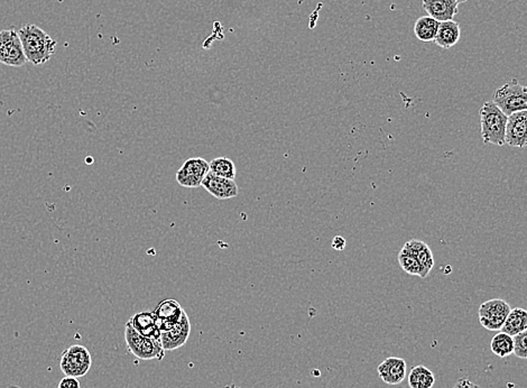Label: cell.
<instances>
[{"mask_svg":"<svg viewBox=\"0 0 527 388\" xmlns=\"http://www.w3.org/2000/svg\"><path fill=\"white\" fill-rule=\"evenodd\" d=\"M27 62L42 65L49 62L56 52V42L41 27L27 24L18 30Z\"/></svg>","mask_w":527,"mask_h":388,"instance_id":"1","label":"cell"},{"mask_svg":"<svg viewBox=\"0 0 527 388\" xmlns=\"http://www.w3.org/2000/svg\"><path fill=\"white\" fill-rule=\"evenodd\" d=\"M481 136L485 144L505 145V134L508 116L505 115L494 101H487L481 107Z\"/></svg>","mask_w":527,"mask_h":388,"instance_id":"2","label":"cell"},{"mask_svg":"<svg viewBox=\"0 0 527 388\" xmlns=\"http://www.w3.org/2000/svg\"><path fill=\"white\" fill-rule=\"evenodd\" d=\"M125 342L127 350L136 358L141 360H162L164 358L165 350L161 340L144 337L129 322L125 326Z\"/></svg>","mask_w":527,"mask_h":388,"instance_id":"3","label":"cell"},{"mask_svg":"<svg viewBox=\"0 0 527 388\" xmlns=\"http://www.w3.org/2000/svg\"><path fill=\"white\" fill-rule=\"evenodd\" d=\"M492 101L506 116L527 112V87L512 79L496 90Z\"/></svg>","mask_w":527,"mask_h":388,"instance_id":"4","label":"cell"},{"mask_svg":"<svg viewBox=\"0 0 527 388\" xmlns=\"http://www.w3.org/2000/svg\"><path fill=\"white\" fill-rule=\"evenodd\" d=\"M92 365L90 351L81 344H72L62 353L60 368L65 376L79 378L90 371Z\"/></svg>","mask_w":527,"mask_h":388,"instance_id":"5","label":"cell"},{"mask_svg":"<svg viewBox=\"0 0 527 388\" xmlns=\"http://www.w3.org/2000/svg\"><path fill=\"white\" fill-rule=\"evenodd\" d=\"M0 63L12 68H21L27 63L18 32L12 28L0 32Z\"/></svg>","mask_w":527,"mask_h":388,"instance_id":"6","label":"cell"},{"mask_svg":"<svg viewBox=\"0 0 527 388\" xmlns=\"http://www.w3.org/2000/svg\"><path fill=\"white\" fill-rule=\"evenodd\" d=\"M510 310V304L501 299L486 301L479 306V322L490 331H501Z\"/></svg>","mask_w":527,"mask_h":388,"instance_id":"7","label":"cell"},{"mask_svg":"<svg viewBox=\"0 0 527 388\" xmlns=\"http://www.w3.org/2000/svg\"><path fill=\"white\" fill-rule=\"evenodd\" d=\"M210 163L202 157H192L183 163L179 171L176 172V182L183 188H199L203 179L209 173Z\"/></svg>","mask_w":527,"mask_h":388,"instance_id":"8","label":"cell"},{"mask_svg":"<svg viewBox=\"0 0 527 388\" xmlns=\"http://www.w3.org/2000/svg\"><path fill=\"white\" fill-rule=\"evenodd\" d=\"M505 144L510 148L527 146V112H514L508 116L505 134Z\"/></svg>","mask_w":527,"mask_h":388,"instance_id":"9","label":"cell"},{"mask_svg":"<svg viewBox=\"0 0 527 388\" xmlns=\"http://www.w3.org/2000/svg\"><path fill=\"white\" fill-rule=\"evenodd\" d=\"M154 313L157 319L158 329L161 333H163L170 331L173 326L179 324L182 315L184 313V310L178 301L169 299V300L162 301L156 306Z\"/></svg>","mask_w":527,"mask_h":388,"instance_id":"10","label":"cell"},{"mask_svg":"<svg viewBox=\"0 0 527 388\" xmlns=\"http://www.w3.org/2000/svg\"><path fill=\"white\" fill-rule=\"evenodd\" d=\"M201 186L207 190L212 197L219 200H228L238 195L237 183L234 179H226L214 175L209 172L203 179Z\"/></svg>","mask_w":527,"mask_h":388,"instance_id":"11","label":"cell"},{"mask_svg":"<svg viewBox=\"0 0 527 388\" xmlns=\"http://www.w3.org/2000/svg\"><path fill=\"white\" fill-rule=\"evenodd\" d=\"M191 333V322L187 313H183L179 324L173 326L170 331L163 333L161 335L162 346L164 348L165 351H172V350L179 349L183 347Z\"/></svg>","mask_w":527,"mask_h":388,"instance_id":"12","label":"cell"},{"mask_svg":"<svg viewBox=\"0 0 527 388\" xmlns=\"http://www.w3.org/2000/svg\"><path fill=\"white\" fill-rule=\"evenodd\" d=\"M378 375L388 385H399L406 377V362L399 357H388L377 368Z\"/></svg>","mask_w":527,"mask_h":388,"instance_id":"13","label":"cell"},{"mask_svg":"<svg viewBox=\"0 0 527 388\" xmlns=\"http://www.w3.org/2000/svg\"><path fill=\"white\" fill-rule=\"evenodd\" d=\"M422 6L429 16L440 23L451 21L459 12L457 0H423Z\"/></svg>","mask_w":527,"mask_h":388,"instance_id":"14","label":"cell"},{"mask_svg":"<svg viewBox=\"0 0 527 388\" xmlns=\"http://www.w3.org/2000/svg\"><path fill=\"white\" fill-rule=\"evenodd\" d=\"M129 324L132 328L147 338L159 339L161 340V331L158 329L157 319L154 311H143L132 315L129 319Z\"/></svg>","mask_w":527,"mask_h":388,"instance_id":"15","label":"cell"},{"mask_svg":"<svg viewBox=\"0 0 527 388\" xmlns=\"http://www.w3.org/2000/svg\"><path fill=\"white\" fill-rule=\"evenodd\" d=\"M460 37H461V27L459 23L454 21L453 19L441 21L434 43L443 50H449L458 44Z\"/></svg>","mask_w":527,"mask_h":388,"instance_id":"16","label":"cell"},{"mask_svg":"<svg viewBox=\"0 0 527 388\" xmlns=\"http://www.w3.org/2000/svg\"><path fill=\"white\" fill-rule=\"evenodd\" d=\"M403 248H405L407 252H410L411 254H413L414 256L419 261L422 271H423L422 279L428 276L434 266L433 254L431 252L428 245L423 241L413 239V240L407 241Z\"/></svg>","mask_w":527,"mask_h":388,"instance_id":"17","label":"cell"},{"mask_svg":"<svg viewBox=\"0 0 527 388\" xmlns=\"http://www.w3.org/2000/svg\"><path fill=\"white\" fill-rule=\"evenodd\" d=\"M440 21L431 16L425 15L416 19L414 24V35L423 43L434 42L439 30Z\"/></svg>","mask_w":527,"mask_h":388,"instance_id":"18","label":"cell"},{"mask_svg":"<svg viewBox=\"0 0 527 388\" xmlns=\"http://www.w3.org/2000/svg\"><path fill=\"white\" fill-rule=\"evenodd\" d=\"M525 330H527V310L521 309V308L510 310V315L507 317L504 326L501 328V333L514 337V335L523 333Z\"/></svg>","mask_w":527,"mask_h":388,"instance_id":"19","label":"cell"},{"mask_svg":"<svg viewBox=\"0 0 527 388\" xmlns=\"http://www.w3.org/2000/svg\"><path fill=\"white\" fill-rule=\"evenodd\" d=\"M435 382L434 373L423 365L412 368L408 375V386L411 388H432Z\"/></svg>","mask_w":527,"mask_h":388,"instance_id":"20","label":"cell"},{"mask_svg":"<svg viewBox=\"0 0 527 388\" xmlns=\"http://www.w3.org/2000/svg\"><path fill=\"white\" fill-rule=\"evenodd\" d=\"M490 349L499 358H506L514 353V338L501 331L492 338Z\"/></svg>","mask_w":527,"mask_h":388,"instance_id":"21","label":"cell"},{"mask_svg":"<svg viewBox=\"0 0 527 388\" xmlns=\"http://www.w3.org/2000/svg\"><path fill=\"white\" fill-rule=\"evenodd\" d=\"M209 172L214 175H217V177H226L229 179H234L237 175L236 165L228 157H217V159H212L210 162Z\"/></svg>","mask_w":527,"mask_h":388,"instance_id":"22","label":"cell"},{"mask_svg":"<svg viewBox=\"0 0 527 388\" xmlns=\"http://www.w3.org/2000/svg\"><path fill=\"white\" fill-rule=\"evenodd\" d=\"M399 263L401 267L403 268V271L406 272L407 274L413 275V276H423V271H422L419 261L414 256L413 254L407 252L405 248H401V252H399Z\"/></svg>","mask_w":527,"mask_h":388,"instance_id":"23","label":"cell"},{"mask_svg":"<svg viewBox=\"0 0 527 388\" xmlns=\"http://www.w3.org/2000/svg\"><path fill=\"white\" fill-rule=\"evenodd\" d=\"M514 355L517 358L527 359V330L514 335Z\"/></svg>","mask_w":527,"mask_h":388,"instance_id":"24","label":"cell"},{"mask_svg":"<svg viewBox=\"0 0 527 388\" xmlns=\"http://www.w3.org/2000/svg\"><path fill=\"white\" fill-rule=\"evenodd\" d=\"M58 388H81V385L76 377L65 376L60 380Z\"/></svg>","mask_w":527,"mask_h":388,"instance_id":"25","label":"cell"},{"mask_svg":"<svg viewBox=\"0 0 527 388\" xmlns=\"http://www.w3.org/2000/svg\"><path fill=\"white\" fill-rule=\"evenodd\" d=\"M452 388H479V386L476 385L472 380H468L466 377H463L460 380H457V382L454 384Z\"/></svg>","mask_w":527,"mask_h":388,"instance_id":"26","label":"cell"},{"mask_svg":"<svg viewBox=\"0 0 527 388\" xmlns=\"http://www.w3.org/2000/svg\"><path fill=\"white\" fill-rule=\"evenodd\" d=\"M346 247V240L341 237V236H337L334 237L332 240V248L336 250H343Z\"/></svg>","mask_w":527,"mask_h":388,"instance_id":"27","label":"cell"},{"mask_svg":"<svg viewBox=\"0 0 527 388\" xmlns=\"http://www.w3.org/2000/svg\"><path fill=\"white\" fill-rule=\"evenodd\" d=\"M466 1H468V0H457V3H459V5L460 3H466Z\"/></svg>","mask_w":527,"mask_h":388,"instance_id":"28","label":"cell"},{"mask_svg":"<svg viewBox=\"0 0 527 388\" xmlns=\"http://www.w3.org/2000/svg\"><path fill=\"white\" fill-rule=\"evenodd\" d=\"M7 388H21V387H19V386H16V385H10V386H8V387Z\"/></svg>","mask_w":527,"mask_h":388,"instance_id":"29","label":"cell"},{"mask_svg":"<svg viewBox=\"0 0 527 388\" xmlns=\"http://www.w3.org/2000/svg\"><path fill=\"white\" fill-rule=\"evenodd\" d=\"M229 388H239V387H237V386L234 385V384H232V385H230V387Z\"/></svg>","mask_w":527,"mask_h":388,"instance_id":"30","label":"cell"}]
</instances>
